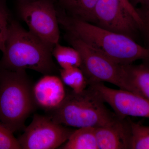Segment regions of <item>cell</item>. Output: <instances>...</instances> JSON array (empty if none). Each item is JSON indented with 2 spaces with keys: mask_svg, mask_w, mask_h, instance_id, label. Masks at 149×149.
<instances>
[{
  "mask_svg": "<svg viewBox=\"0 0 149 149\" xmlns=\"http://www.w3.org/2000/svg\"><path fill=\"white\" fill-rule=\"evenodd\" d=\"M9 13L3 0H0V51L4 52L10 22Z\"/></svg>",
  "mask_w": 149,
  "mask_h": 149,
  "instance_id": "ac0fdd59",
  "label": "cell"
},
{
  "mask_svg": "<svg viewBox=\"0 0 149 149\" xmlns=\"http://www.w3.org/2000/svg\"><path fill=\"white\" fill-rule=\"evenodd\" d=\"M129 1L134 7L136 5H139L140 7H149V0H129Z\"/></svg>",
  "mask_w": 149,
  "mask_h": 149,
  "instance_id": "7402d4cb",
  "label": "cell"
},
{
  "mask_svg": "<svg viewBox=\"0 0 149 149\" xmlns=\"http://www.w3.org/2000/svg\"><path fill=\"white\" fill-rule=\"evenodd\" d=\"M64 85L60 77L53 74L44 75L32 86L36 106L48 111L57 109L66 97Z\"/></svg>",
  "mask_w": 149,
  "mask_h": 149,
  "instance_id": "30bf717a",
  "label": "cell"
},
{
  "mask_svg": "<svg viewBox=\"0 0 149 149\" xmlns=\"http://www.w3.org/2000/svg\"><path fill=\"white\" fill-rule=\"evenodd\" d=\"M18 11L29 32L52 50L59 43L58 17L52 2L49 0L19 1Z\"/></svg>",
  "mask_w": 149,
  "mask_h": 149,
  "instance_id": "8992f818",
  "label": "cell"
},
{
  "mask_svg": "<svg viewBox=\"0 0 149 149\" xmlns=\"http://www.w3.org/2000/svg\"><path fill=\"white\" fill-rule=\"evenodd\" d=\"M122 65L128 91L149 100V60L140 64Z\"/></svg>",
  "mask_w": 149,
  "mask_h": 149,
  "instance_id": "7c38bea8",
  "label": "cell"
},
{
  "mask_svg": "<svg viewBox=\"0 0 149 149\" xmlns=\"http://www.w3.org/2000/svg\"><path fill=\"white\" fill-rule=\"evenodd\" d=\"M97 93L89 86L82 93H67L65 100L57 109L51 111L55 122L78 128H96L111 124L119 116L107 108Z\"/></svg>",
  "mask_w": 149,
  "mask_h": 149,
  "instance_id": "277c9868",
  "label": "cell"
},
{
  "mask_svg": "<svg viewBox=\"0 0 149 149\" xmlns=\"http://www.w3.org/2000/svg\"><path fill=\"white\" fill-rule=\"evenodd\" d=\"M60 77L65 85L74 93H82L87 88V79L80 68L74 67L60 70Z\"/></svg>",
  "mask_w": 149,
  "mask_h": 149,
  "instance_id": "2e32d148",
  "label": "cell"
},
{
  "mask_svg": "<svg viewBox=\"0 0 149 149\" xmlns=\"http://www.w3.org/2000/svg\"><path fill=\"white\" fill-rule=\"evenodd\" d=\"M99 149H130V119L118 118L109 125L95 128Z\"/></svg>",
  "mask_w": 149,
  "mask_h": 149,
  "instance_id": "8fae6325",
  "label": "cell"
},
{
  "mask_svg": "<svg viewBox=\"0 0 149 149\" xmlns=\"http://www.w3.org/2000/svg\"><path fill=\"white\" fill-rule=\"evenodd\" d=\"M73 131L49 116L35 114L17 140L22 149H56L67 141Z\"/></svg>",
  "mask_w": 149,
  "mask_h": 149,
  "instance_id": "52a82bcc",
  "label": "cell"
},
{
  "mask_svg": "<svg viewBox=\"0 0 149 149\" xmlns=\"http://www.w3.org/2000/svg\"><path fill=\"white\" fill-rule=\"evenodd\" d=\"M131 132L130 149H149V127L130 119Z\"/></svg>",
  "mask_w": 149,
  "mask_h": 149,
  "instance_id": "e0dca14e",
  "label": "cell"
},
{
  "mask_svg": "<svg viewBox=\"0 0 149 149\" xmlns=\"http://www.w3.org/2000/svg\"><path fill=\"white\" fill-rule=\"evenodd\" d=\"M136 8L143 23L141 30L145 32L149 42V7H140Z\"/></svg>",
  "mask_w": 149,
  "mask_h": 149,
  "instance_id": "ffe728a7",
  "label": "cell"
},
{
  "mask_svg": "<svg viewBox=\"0 0 149 149\" xmlns=\"http://www.w3.org/2000/svg\"><path fill=\"white\" fill-rule=\"evenodd\" d=\"M70 17L93 23L94 10L98 0H59Z\"/></svg>",
  "mask_w": 149,
  "mask_h": 149,
  "instance_id": "5bb4252c",
  "label": "cell"
},
{
  "mask_svg": "<svg viewBox=\"0 0 149 149\" xmlns=\"http://www.w3.org/2000/svg\"><path fill=\"white\" fill-rule=\"evenodd\" d=\"M120 1L124 7L131 14L133 15L135 13L136 11V9L130 2L129 0H120Z\"/></svg>",
  "mask_w": 149,
  "mask_h": 149,
  "instance_id": "44dd1931",
  "label": "cell"
},
{
  "mask_svg": "<svg viewBox=\"0 0 149 149\" xmlns=\"http://www.w3.org/2000/svg\"><path fill=\"white\" fill-rule=\"evenodd\" d=\"M67 37L72 47L80 53L82 59L80 68L85 74L88 84L107 82L128 91L122 65L113 61L70 33Z\"/></svg>",
  "mask_w": 149,
  "mask_h": 149,
  "instance_id": "5b68a950",
  "label": "cell"
},
{
  "mask_svg": "<svg viewBox=\"0 0 149 149\" xmlns=\"http://www.w3.org/2000/svg\"><path fill=\"white\" fill-rule=\"evenodd\" d=\"M22 149L13 133L0 122V149Z\"/></svg>",
  "mask_w": 149,
  "mask_h": 149,
  "instance_id": "d6986e66",
  "label": "cell"
},
{
  "mask_svg": "<svg viewBox=\"0 0 149 149\" xmlns=\"http://www.w3.org/2000/svg\"><path fill=\"white\" fill-rule=\"evenodd\" d=\"M60 149H99L95 128L84 127L74 130Z\"/></svg>",
  "mask_w": 149,
  "mask_h": 149,
  "instance_id": "4fadbf2b",
  "label": "cell"
},
{
  "mask_svg": "<svg viewBox=\"0 0 149 149\" xmlns=\"http://www.w3.org/2000/svg\"><path fill=\"white\" fill-rule=\"evenodd\" d=\"M58 22L69 33L118 64H130L139 60H149V47H144L128 36L70 17L58 15Z\"/></svg>",
  "mask_w": 149,
  "mask_h": 149,
  "instance_id": "6da1fadb",
  "label": "cell"
},
{
  "mask_svg": "<svg viewBox=\"0 0 149 149\" xmlns=\"http://www.w3.org/2000/svg\"><path fill=\"white\" fill-rule=\"evenodd\" d=\"M94 23L104 29L134 39L141 29L120 0H98L94 10Z\"/></svg>",
  "mask_w": 149,
  "mask_h": 149,
  "instance_id": "ba28073f",
  "label": "cell"
},
{
  "mask_svg": "<svg viewBox=\"0 0 149 149\" xmlns=\"http://www.w3.org/2000/svg\"><path fill=\"white\" fill-rule=\"evenodd\" d=\"M52 51L18 22L11 20L0 69L12 71L30 69L44 75L53 74L56 68Z\"/></svg>",
  "mask_w": 149,
  "mask_h": 149,
  "instance_id": "7a4b0ae2",
  "label": "cell"
},
{
  "mask_svg": "<svg viewBox=\"0 0 149 149\" xmlns=\"http://www.w3.org/2000/svg\"><path fill=\"white\" fill-rule=\"evenodd\" d=\"M19 1H28V0H19Z\"/></svg>",
  "mask_w": 149,
  "mask_h": 149,
  "instance_id": "603a6c76",
  "label": "cell"
},
{
  "mask_svg": "<svg viewBox=\"0 0 149 149\" xmlns=\"http://www.w3.org/2000/svg\"><path fill=\"white\" fill-rule=\"evenodd\" d=\"M26 70L0 69V122L13 133L24 128L36 108Z\"/></svg>",
  "mask_w": 149,
  "mask_h": 149,
  "instance_id": "3957f363",
  "label": "cell"
},
{
  "mask_svg": "<svg viewBox=\"0 0 149 149\" xmlns=\"http://www.w3.org/2000/svg\"><path fill=\"white\" fill-rule=\"evenodd\" d=\"M108 104L119 117L135 116L149 118V100L125 90L112 89L103 83L88 84Z\"/></svg>",
  "mask_w": 149,
  "mask_h": 149,
  "instance_id": "9c48e42d",
  "label": "cell"
},
{
  "mask_svg": "<svg viewBox=\"0 0 149 149\" xmlns=\"http://www.w3.org/2000/svg\"><path fill=\"white\" fill-rule=\"evenodd\" d=\"M52 54L61 69L81 67V56L73 47L62 46L59 43L54 47Z\"/></svg>",
  "mask_w": 149,
  "mask_h": 149,
  "instance_id": "9a60e30c",
  "label": "cell"
}]
</instances>
